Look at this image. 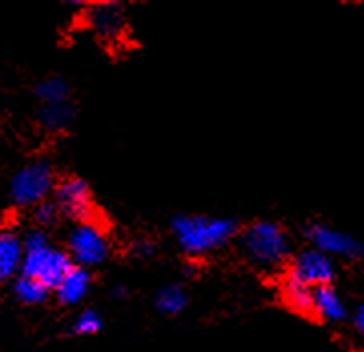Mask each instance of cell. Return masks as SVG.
Segmentation results:
<instances>
[{
  "instance_id": "obj_1",
  "label": "cell",
  "mask_w": 364,
  "mask_h": 352,
  "mask_svg": "<svg viewBox=\"0 0 364 352\" xmlns=\"http://www.w3.org/2000/svg\"><path fill=\"white\" fill-rule=\"evenodd\" d=\"M171 232L179 247L191 256L201 258L225 247L237 238V223L230 218L213 215H189L181 213L171 220Z\"/></svg>"
},
{
  "instance_id": "obj_2",
  "label": "cell",
  "mask_w": 364,
  "mask_h": 352,
  "mask_svg": "<svg viewBox=\"0 0 364 352\" xmlns=\"http://www.w3.org/2000/svg\"><path fill=\"white\" fill-rule=\"evenodd\" d=\"M237 246L246 260L264 272L280 270L290 262V238L276 222H254L237 232Z\"/></svg>"
},
{
  "instance_id": "obj_3",
  "label": "cell",
  "mask_w": 364,
  "mask_h": 352,
  "mask_svg": "<svg viewBox=\"0 0 364 352\" xmlns=\"http://www.w3.org/2000/svg\"><path fill=\"white\" fill-rule=\"evenodd\" d=\"M109 238L99 222L77 223L69 234V258L75 266L93 268L109 258Z\"/></svg>"
},
{
  "instance_id": "obj_4",
  "label": "cell",
  "mask_w": 364,
  "mask_h": 352,
  "mask_svg": "<svg viewBox=\"0 0 364 352\" xmlns=\"http://www.w3.org/2000/svg\"><path fill=\"white\" fill-rule=\"evenodd\" d=\"M55 188V171L47 161H35L18 169L11 181V198L18 206H38Z\"/></svg>"
},
{
  "instance_id": "obj_5",
  "label": "cell",
  "mask_w": 364,
  "mask_h": 352,
  "mask_svg": "<svg viewBox=\"0 0 364 352\" xmlns=\"http://www.w3.org/2000/svg\"><path fill=\"white\" fill-rule=\"evenodd\" d=\"M75 266L67 252L57 247L47 246L36 252H24L21 272L23 276L35 278L41 284H45L48 290H55L60 280L71 272Z\"/></svg>"
},
{
  "instance_id": "obj_6",
  "label": "cell",
  "mask_w": 364,
  "mask_h": 352,
  "mask_svg": "<svg viewBox=\"0 0 364 352\" xmlns=\"http://www.w3.org/2000/svg\"><path fill=\"white\" fill-rule=\"evenodd\" d=\"M310 247L326 254L330 258L360 260L364 258V244L354 235L336 230L326 223H310L304 230Z\"/></svg>"
},
{
  "instance_id": "obj_7",
  "label": "cell",
  "mask_w": 364,
  "mask_h": 352,
  "mask_svg": "<svg viewBox=\"0 0 364 352\" xmlns=\"http://www.w3.org/2000/svg\"><path fill=\"white\" fill-rule=\"evenodd\" d=\"M288 276L312 290L320 286H332L336 278V264L326 254L318 252L314 247H306L290 260Z\"/></svg>"
},
{
  "instance_id": "obj_8",
  "label": "cell",
  "mask_w": 364,
  "mask_h": 352,
  "mask_svg": "<svg viewBox=\"0 0 364 352\" xmlns=\"http://www.w3.org/2000/svg\"><path fill=\"white\" fill-rule=\"evenodd\" d=\"M55 203L60 215L75 222H93L95 201L89 183L81 177H67L55 189Z\"/></svg>"
},
{
  "instance_id": "obj_9",
  "label": "cell",
  "mask_w": 364,
  "mask_h": 352,
  "mask_svg": "<svg viewBox=\"0 0 364 352\" xmlns=\"http://www.w3.org/2000/svg\"><path fill=\"white\" fill-rule=\"evenodd\" d=\"M89 24L103 41H119L125 33V14L119 4L101 2L89 9Z\"/></svg>"
},
{
  "instance_id": "obj_10",
  "label": "cell",
  "mask_w": 364,
  "mask_h": 352,
  "mask_svg": "<svg viewBox=\"0 0 364 352\" xmlns=\"http://www.w3.org/2000/svg\"><path fill=\"white\" fill-rule=\"evenodd\" d=\"M91 290V272L81 266H73L71 272L55 288L57 300L63 306H75Z\"/></svg>"
},
{
  "instance_id": "obj_11",
  "label": "cell",
  "mask_w": 364,
  "mask_h": 352,
  "mask_svg": "<svg viewBox=\"0 0 364 352\" xmlns=\"http://www.w3.org/2000/svg\"><path fill=\"white\" fill-rule=\"evenodd\" d=\"M312 314L326 322H342L348 316L342 296L332 286H320L312 292Z\"/></svg>"
},
{
  "instance_id": "obj_12",
  "label": "cell",
  "mask_w": 364,
  "mask_h": 352,
  "mask_svg": "<svg viewBox=\"0 0 364 352\" xmlns=\"http://www.w3.org/2000/svg\"><path fill=\"white\" fill-rule=\"evenodd\" d=\"M23 242L14 232H0V282L9 280L23 264Z\"/></svg>"
},
{
  "instance_id": "obj_13",
  "label": "cell",
  "mask_w": 364,
  "mask_h": 352,
  "mask_svg": "<svg viewBox=\"0 0 364 352\" xmlns=\"http://www.w3.org/2000/svg\"><path fill=\"white\" fill-rule=\"evenodd\" d=\"M312 288H308L298 280H294L290 276H286L282 286L284 302L290 306L292 310L300 314H312Z\"/></svg>"
},
{
  "instance_id": "obj_14",
  "label": "cell",
  "mask_w": 364,
  "mask_h": 352,
  "mask_svg": "<svg viewBox=\"0 0 364 352\" xmlns=\"http://www.w3.org/2000/svg\"><path fill=\"white\" fill-rule=\"evenodd\" d=\"M188 306V294L179 284H167L155 294V308L164 314H179Z\"/></svg>"
},
{
  "instance_id": "obj_15",
  "label": "cell",
  "mask_w": 364,
  "mask_h": 352,
  "mask_svg": "<svg viewBox=\"0 0 364 352\" xmlns=\"http://www.w3.org/2000/svg\"><path fill=\"white\" fill-rule=\"evenodd\" d=\"M69 95H71L69 82L60 77H48L45 81L38 82V87H36V97L45 105H63V103H67Z\"/></svg>"
},
{
  "instance_id": "obj_16",
  "label": "cell",
  "mask_w": 364,
  "mask_h": 352,
  "mask_svg": "<svg viewBox=\"0 0 364 352\" xmlns=\"http://www.w3.org/2000/svg\"><path fill=\"white\" fill-rule=\"evenodd\" d=\"M73 107L63 103V105H45L38 113V121L47 131H63L73 123Z\"/></svg>"
},
{
  "instance_id": "obj_17",
  "label": "cell",
  "mask_w": 364,
  "mask_h": 352,
  "mask_svg": "<svg viewBox=\"0 0 364 352\" xmlns=\"http://www.w3.org/2000/svg\"><path fill=\"white\" fill-rule=\"evenodd\" d=\"M48 290L45 284H41L35 278L23 276L14 282V296L23 302V304H43L48 298Z\"/></svg>"
},
{
  "instance_id": "obj_18",
  "label": "cell",
  "mask_w": 364,
  "mask_h": 352,
  "mask_svg": "<svg viewBox=\"0 0 364 352\" xmlns=\"http://www.w3.org/2000/svg\"><path fill=\"white\" fill-rule=\"evenodd\" d=\"M103 329V318L93 308H85L73 324V332L79 336H91Z\"/></svg>"
},
{
  "instance_id": "obj_19",
  "label": "cell",
  "mask_w": 364,
  "mask_h": 352,
  "mask_svg": "<svg viewBox=\"0 0 364 352\" xmlns=\"http://www.w3.org/2000/svg\"><path fill=\"white\" fill-rule=\"evenodd\" d=\"M60 211L57 208V203L55 201H43V203H38L35 210V220L41 225H55L57 220H59Z\"/></svg>"
},
{
  "instance_id": "obj_20",
  "label": "cell",
  "mask_w": 364,
  "mask_h": 352,
  "mask_svg": "<svg viewBox=\"0 0 364 352\" xmlns=\"http://www.w3.org/2000/svg\"><path fill=\"white\" fill-rule=\"evenodd\" d=\"M50 246L48 244L47 234L43 230H31L28 234L24 235L23 240V250L24 252H36V250H43V247Z\"/></svg>"
},
{
  "instance_id": "obj_21",
  "label": "cell",
  "mask_w": 364,
  "mask_h": 352,
  "mask_svg": "<svg viewBox=\"0 0 364 352\" xmlns=\"http://www.w3.org/2000/svg\"><path fill=\"white\" fill-rule=\"evenodd\" d=\"M131 254H133L135 258L149 260L155 256V246H153L149 240H137V242H133V246H131Z\"/></svg>"
},
{
  "instance_id": "obj_22",
  "label": "cell",
  "mask_w": 364,
  "mask_h": 352,
  "mask_svg": "<svg viewBox=\"0 0 364 352\" xmlns=\"http://www.w3.org/2000/svg\"><path fill=\"white\" fill-rule=\"evenodd\" d=\"M353 322H354V329H356V332L360 334V338L364 341V304H360L356 310H354Z\"/></svg>"
},
{
  "instance_id": "obj_23",
  "label": "cell",
  "mask_w": 364,
  "mask_h": 352,
  "mask_svg": "<svg viewBox=\"0 0 364 352\" xmlns=\"http://www.w3.org/2000/svg\"><path fill=\"white\" fill-rule=\"evenodd\" d=\"M113 296H119V298H123V296H127V290H125L123 286H115V288H113Z\"/></svg>"
}]
</instances>
